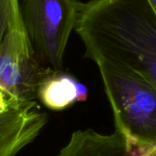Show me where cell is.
<instances>
[{"instance_id": "obj_1", "label": "cell", "mask_w": 156, "mask_h": 156, "mask_svg": "<svg viewBox=\"0 0 156 156\" xmlns=\"http://www.w3.org/2000/svg\"><path fill=\"white\" fill-rule=\"evenodd\" d=\"M75 30L95 63L126 67L156 87V14L148 0L81 3Z\"/></svg>"}, {"instance_id": "obj_2", "label": "cell", "mask_w": 156, "mask_h": 156, "mask_svg": "<svg viewBox=\"0 0 156 156\" xmlns=\"http://www.w3.org/2000/svg\"><path fill=\"white\" fill-rule=\"evenodd\" d=\"M116 127L128 156L156 146V87L135 71L108 61L96 62Z\"/></svg>"}, {"instance_id": "obj_3", "label": "cell", "mask_w": 156, "mask_h": 156, "mask_svg": "<svg viewBox=\"0 0 156 156\" xmlns=\"http://www.w3.org/2000/svg\"><path fill=\"white\" fill-rule=\"evenodd\" d=\"M32 48L42 65L61 71L81 3L77 0H18Z\"/></svg>"}, {"instance_id": "obj_4", "label": "cell", "mask_w": 156, "mask_h": 156, "mask_svg": "<svg viewBox=\"0 0 156 156\" xmlns=\"http://www.w3.org/2000/svg\"><path fill=\"white\" fill-rule=\"evenodd\" d=\"M54 72L37 59L19 9L0 43V90L11 103L32 102L41 84Z\"/></svg>"}, {"instance_id": "obj_5", "label": "cell", "mask_w": 156, "mask_h": 156, "mask_svg": "<svg viewBox=\"0 0 156 156\" xmlns=\"http://www.w3.org/2000/svg\"><path fill=\"white\" fill-rule=\"evenodd\" d=\"M47 122V115L36 101L25 104L10 102L0 112V156H15L33 142Z\"/></svg>"}, {"instance_id": "obj_6", "label": "cell", "mask_w": 156, "mask_h": 156, "mask_svg": "<svg viewBox=\"0 0 156 156\" xmlns=\"http://www.w3.org/2000/svg\"><path fill=\"white\" fill-rule=\"evenodd\" d=\"M58 156H128V152L118 132L102 134L88 129L73 133Z\"/></svg>"}, {"instance_id": "obj_7", "label": "cell", "mask_w": 156, "mask_h": 156, "mask_svg": "<svg viewBox=\"0 0 156 156\" xmlns=\"http://www.w3.org/2000/svg\"><path fill=\"white\" fill-rule=\"evenodd\" d=\"M88 90L73 77L56 71L40 86L37 99L48 109L61 111L87 99Z\"/></svg>"}, {"instance_id": "obj_8", "label": "cell", "mask_w": 156, "mask_h": 156, "mask_svg": "<svg viewBox=\"0 0 156 156\" xmlns=\"http://www.w3.org/2000/svg\"><path fill=\"white\" fill-rule=\"evenodd\" d=\"M18 11V0H0V43Z\"/></svg>"}, {"instance_id": "obj_9", "label": "cell", "mask_w": 156, "mask_h": 156, "mask_svg": "<svg viewBox=\"0 0 156 156\" xmlns=\"http://www.w3.org/2000/svg\"><path fill=\"white\" fill-rule=\"evenodd\" d=\"M10 102L8 101L7 98L4 94V92L0 90V112H5L8 109Z\"/></svg>"}, {"instance_id": "obj_10", "label": "cell", "mask_w": 156, "mask_h": 156, "mask_svg": "<svg viewBox=\"0 0 156 156\" xmlns=\"http://www.w3.org/2000/svg\"><path fill=\"white\" fill-rule=\"evenodd\" d=\"M141 156H156V146H154V148H152L151 150L147 151L145 154H142Z\"/></svg>"}, {"instance_id": "obj_11", "label": "cell", "mask_w": 156, "mask_h": 156, "mask_svg": "<svg viewBox=\"0 0 156 156\" xmlns=\"http://www.w3.org/2000/svg\"><path fill=\"white\" fill-rule=\"evenodd\" d=\"M148 2L150 3L152 8L154 9V11L155 12L156 14V0H148Z\"/></svg>"}]
</instances>
